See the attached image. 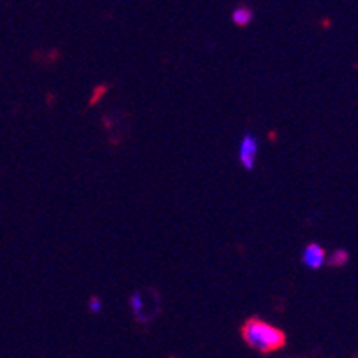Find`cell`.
Instances as JSON below:
<instances>
[{"label": "cell", "mask_w": 358, "mask_h": 358, "mask_svg": "<svg viewBox=\"0 0 358 358\" xmlns=\"http://www.w3.org/2000/svg\"><path fill=\"white\" fill-rule=\"evenodd\" d=\"M257 154H259V143H257L255 136L246 134L239 146V161L244 169H248L250 171V169L255 168Z\"/></svg>", "instance_id": "obj_2"}, {"label": "cell", "mask_w": 358, "mask_h": 358, "mask_svg": "<svg viewBox=\"0 0 358 358\" xmlns=\"http://www.w3.org/2000/svg\"><path fill=\"white\" fill-rule=\"evenodd\" d=\"M301 262H303L308 269H312V271H317V269L323 268L324 262H327V252H324L323 246L317 243L307 244L303 250V255H301Z\"/></svg>", "instance_id": "obj_3"}, {"label": "cell", "mask_w": 358, "mask_h": 358, "mask_svg": "<svg viewBox=\"0 0 358 358\" xmlns=\"http://www.w3.org/2000/svg\"><path fill=\"white\" fill-rule=\"evenodd\" d=\"M100 308H102V301H100L96 296H93V298L90 299V310L91 312H100Z\"/></svg>", "instance_id": "obj_6"}, {"label": "cell", "mask_w": 358, "mask_h": 358, "mask_svg": "<svg viewBox=\"0 0 358 358\" xmlns=\"http://www.w3.org/2000/svg\"><path fill=\"white\" fill-rule=\"evenodd\" d=\"M239 334L246 346L262 355L276 353V351L284 350L287 344V335L284 330H280L278 327L268 323L266 319L257 317V315L244 319Z\"/></svg>", "instance_id": "obj_1"}, {"label": "cell", "mask_w": 358, "mask_h": 358, "mask_svg": "<svg viewBox=\"0 0 358 358\" xmlns=\"http://www.w3.org/2000/svg\"><path fill=\"white\" fill-rule=\"evenodd\" d=\"M348 260H350V253H348L346 250H335V252L328 257V260L324 264H328L331 268H343V266L348 264Z\"/></svg>", "instance_id": "obj_5"}, {"label": "cell", "mask_w": 358, "mask_h": 358, "mask_svg": "<svg viewBox=\"0 0 358 358\" xmlns=\"http://www.w3.org/2000/svg\"><path fill=\"white\" fill-rule=\"evenodd\" d=\"M232 22L237 27H248L253 22V9L248 6H239L237 9H234Z\"/></svg>", "instance_id": "obj_4"}]
</instances>
